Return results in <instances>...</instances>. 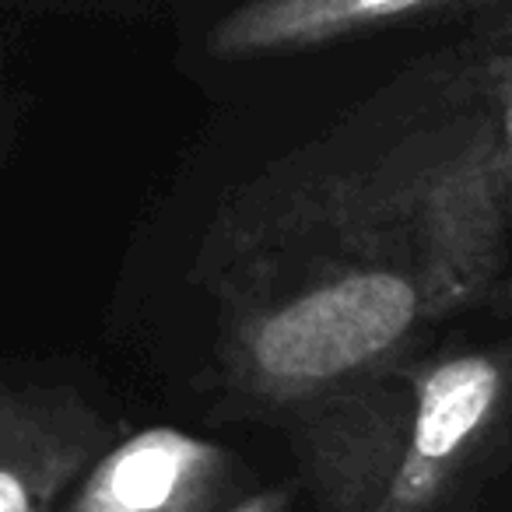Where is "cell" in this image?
Wrapping results in <instances>:
<instances>
[{
  "mask_svg": "<svg viewBox=\"0 0 512 512\" xmlns=\"http://www.w3.org/2000/svg\"><path fill=\"white\" fill-rule=\"evenodd\" d=\"M491 130L463 155L379 183L330 190L323 214L348 260H323L235 320L232 369L267 404H306L379 369L435 316L463 306L495 267L498 186Z\"/></svg>",
  "mask_w": 512,
  "mask_h": 512,
  "instance_id": "1",
  "label": "cell"
},
{
  "mask_svg": "<svg viewBox=\"0 0 512 512\" xmlns=\"http://www.w3.org/2000/svg\"><path fill=\"white\" fill-rule=\"evenodd\" d=\"M505 390L491 355L372 369L316 397L306 467L323 512H432L481 446Z\"/></svg>",
  "mask_w": 512,
  "mask_h": 512,
  "instance_id": "2",
  "label": "cell"
},
{
  "mask_svg": "<svg viewBox=\"0 0 512 512\" xmlns=\"http://www.w3.org/2000/svg\"><path fill=\"white\" fill-rule=\"evenodd\" d=\"M109 435L106 418L67 386L0 390V512H50Z\"/></svg>",
  "mask_w": 512,
  "mask_h": 512,
  "instance_id": "3",
  "label": "cell"
},
{
  "mask_svg": "<svg viewBox=\"0 0 512 512\" xmlns=\"http://www.w3.org/2000/svg\"><path fill=\"white\" fill-rule=\"evenodd\" d=\"M232 456L179 428H144L109 446L67 512H214Z\"/></svg>",
  "mask_w": 512,
  "mask_h": 512,
  "instance_id": "4",
  "label": "cell"
},
{
  "mask_svg": "<svg viewBox=\"0 0 512 512\" xmlns=\"http://www.w3.org/2000/svg\"><path fill=\"white\" fill-rule=\"evenodd\" d=\"M439 4L449 0H246L211 29L207 53L218 60L302 53Z\"/></svg>",
  "mask_w": 512,
  "mask_h": 512,
  "instance_id": "5",
  "label": "cell"
},
{
  "mask_svg": "<svg viewBox=\"0 0 512 512\" xmlns=\"http://www.w3.org/2000/svg\"><path fill=\"white\" fill-rule=\"evenodd\" d=\"M484 85L491 99V148H495L502 207L512 211V11L495 29L484 57Z\"/></svg>",
  "mask_w": 512,
  "mask_h": 512,
  "instance_id": "6",
  "label": "cell"
},
{
  "mask_svg": "<svg viewBox=\"0 0 512 512\" xmlns=\"http://www.w3.org/2000/svg\"><path fill=\"white\" fill-rule=\"evenodd\" d=\"M288 502H292V491L288 488H271V491H256V495L242 498L239 505L225 512H285Z\"/></svg>",
  "mask_w": 512,
  "mask_h": 512,
  "instance_id": "7",
  "label": "cell"
}]
</instances>
